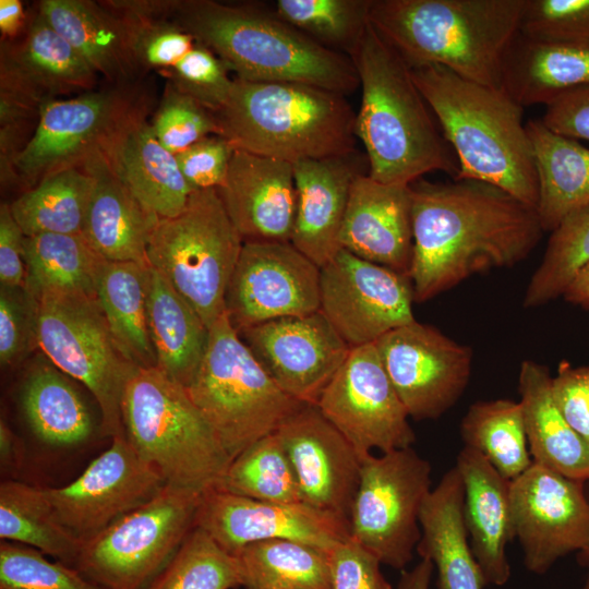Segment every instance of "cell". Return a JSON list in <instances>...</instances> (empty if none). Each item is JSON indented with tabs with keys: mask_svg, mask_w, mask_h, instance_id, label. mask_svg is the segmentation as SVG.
Listing matches in <instances>:
<instances>
[{
	"mask_svg": "<svg viewBox=\"0 0 589 589\" xmlns=\"http://www.w3.org/2000/svg\"><path fill=\"white\" fill-rule=\"evenodd\" d=\"M589 85V44L548 43L519 33L503 63L502 89L522 108L546 106Z\"/></svg>",
	"mask_w": 589,
	"mask_h": 589,
	"instance_id": "obj_32",
	"label": "cell"
},
{
	"mask_svg": "<svg viewBox=\"0 0 589 589\" xmlns=\"http://www.w3.org/2000/svg\"><path fill=\"white\" fill-rule=\"evenodd\" d=\"M316 407L362 460L374 449L383 454L411 447L416 441L375 344L351 348Z\"/></svg>",
	"mask_w": 589,
	"mask_h": 589,
	"instance_id": "obj_13",
	"label": "cell"
},
{
	"mask_svg": "<svg viewBox=\"0 0 589 589\" xmlns=\"http://www.w3.org/2000/svg\"><path fill=\"white\" fill-rule=\"evenodd\" d=\"M147 313L157 366L187 387L205 354L209 328L195 309L153 267Z\"/></svg>",
	"mask_w": 589,
	"mask_h": 589,
	"instance_id": "obj_36",
	"label": "cell"
},
{
	"mask_svg": "<svg viewBox=\"0 0 589 589\" xmlns=\"http://www.w3.org/2000/svg\"><path fill=\"white\" fill-rule=\"evenodd\" d=\"M152 129L158 142L177 155L211 135H221L215 113L171 86L155 115Z\"/></svg>",
	"mask_w": 589,
	"mask_h": 589,
	"instance_id": "obj_48",
	"label": "cell"
},
{
	"mask_svg": "<svg viewBox=\"0 0 589 589\" xmlns=\"http://www.w3.org/2000/svg\"><path fill=\"white\" fill-rule=\"evenodd\" d=\"M361 86L356 136L365 148L368 175L410 185L426 173L459 172L449 144L416 85L411 69L369 23L350 53Z\"/></svg>",
	"mask_w": 589,
	"mask_h": 589,
	"instance_id": "obj_2",
	"label": "cell"
},
{
	"mask_svg": "<svg viewBox=\"0 0 589 589\" xmlns=\"http://www.w3.org/2000/svg\"><path fill=\"white\" fill-rule=\"evenodd\" d=\"M121 16L130 22L133 52L137 64L167 72L197 43L176 21L170 23L164 20L163 15Z\"/></svg>",
	"mask_w": 589,
	"mask_h": 589,
	"instance_id": "obj_52",
	"label": "cell"
},
{
	"mask_svg": "<svg viewBox=\"0 0 589 589\" xmlns=\"http://www.w3.org/2000/svg\"><path fill=\"white\" fill-rule=\"evenodd\" d=\"M330 589H393L381 561L349 538L328 551Z\"/></svg>",
	"mask_w": 589,
	"mask_h": 589,
	"instance_id": "obj_53",
	"label": "cell"
},
{
	"mask_svg": "<svg viewBox=\"0 0 589 589\" xmlns=\"http://www.w3.org/2000/svg\"><path fill=\"white\" fill-rule=\"evenodd\" d=\"M23 5L19 0L0 1V29L4 36H14L23 23Z\"/></svg>",
	"mask_w": 589,
	"mask_h": 589,
	"instance_id": "obj_61",
	"label": "cell"
},
{
	"mask_svg": "<svg viewBox=\"0 0 589 589\" xmlns=\"http://www.w3.org/2000/svg\"><path fill=\"white\" fill-rule=\"evenodd\" d=\"M340 249L409 276L413 237L411 188L374 180L368 172L352 183Z\"/></svg>",
	"mask_w": 589,
	"mask_h": 589,
	"instance_id": "obj_24",
	"label": "cell"
},
{
	"mask_svg": "<svg viewBox=\"0 0 589 589\" xmlns=\"http://www.w3.org/2000/svg\"><path fill=\"white\" fill-rule=\"evenodd\" d=\"M149 280L148 264L107 262L96 298L121 351L143 368L157 366L148 327Z\"/></svg>",
	"mask_w": 589,
	"mask_h": 589,
	"instance_id": "obj_37",
	"label": "cell"
},
{
	"mask_svg": "<svg viewBox=\"0 0 589 589\" xmlns=\"http://www.w3.org/2000/svg\"><path fill=\"white\" fill-rule=\"evenodd\" d=\"M538 178L536 211L544 232L589 206V148L551 131L541 119L526 122Z\"/></svg>",
	"mask_w": 589,
	"mask_h": 589,
	"instance_id": "obj_34",
	"label": "cell"
},
{
	"mask_svg": "<svg viewBox=\"0 0 589 589\" xmlns=\"http://www.w3.org/2000/svg\"><path fill=\"white\" fill-rule=\"evenodd\" d=\"M417 552L432 562L437 589H483L488 586L471 551L464 520V485L454 466L425 497Z\"/></svg>",
	"mask_w": 589,
	"mask_h": 589,
	"instance_id": "obj_30",
	"label": "cell"
},
{
	"mask_svg": "<svg viewBox=\"0 0 589 589\" xmlns=\"http://www.w3.org/2000/svg\"><path fill=\"white\" fill-rule=\"evenodd\" d=\"M39 302L38 346L63 373L93 394L100 410L103 435H125L122 399L137 366L116 342L97 299L46 293Z\"/></svg>",
	"mask_w": 589,
	"mask_h": 589,
	"instance_id": "obj_10",
	"label": "cell"
},
{
	"mask_svg": "<svg viewBox=\"0 0 589 589\" xmlns=\"http://www.w3.org/2000/svg\"><path fill=\"white\" fill-rule=\"evenodd\" d=\"M0 538L74 566L83 541L58 519L45 489L20 481L0 484Z\"/></svg>",
	"mask_w": 589,
	"mask_h": 589,
	"instance_id": "obj_40",
	"label": "cell"
},
{
	"mask_svg": "<svg viewBox=\"0 0 589 589\" xmlns=\"http://www.w3.org/2000/svg\"><path fill=\"white\" fill-rule=\"evenodd\" d=\"M588 570H589V568H588ZM582 589H589V573H588V576H587V579H586V582H585Z\"/></svg>",
	"mask_w": 589,
	"mask_h": 589,
	"instance_id": "obj_63",
	"label": "cell"
},
{
	"mask_svg": "<svg viewBox=\"0 0 589 589\" xmlns=\"http://www.w3.org/2000/svg\"><path fill=\"white\" fill-rule=\"evenodd\" d=\"M172 15L237 79L297 82L345 96L360 86L350 57L317 44L267 8L188 0L176 1Z\"/></svg>",
	"mask_w": 589,
	"mask_h": 589,
	"instance_id": "obj_4",
	"label": "cell"
},
{
	"mask_svg": "<svg viewBox=\"0 0 589 589\" xmlns=\"http://www.w3.org/2000/svg\"><path fill=\"white\" fill-rule=\"evenodd\" d=\"M589 262V206L567 216L551 232L543 257L522 299L538 308L563 297L578 271Z\"/></svg>",
	"mask_w": 589,
	"mask_h": 589,
	"instance_id": "obj_46",
	"label": "cell"
},
{
	"mask_svg": "<svg viewBox=\"0 0 589 589\" xmlns=\"http://www.w3.org/2000/svg\"><path fill=\"white\" fill-rule=\"evenodd\" d=\"M233 151L224 136L211 135L177 154L176 158L193 191L219 190L226 182Z\"/></svg>",
	"mask_w": 589,
	"mask_h": 589,
	"instance_id": "obj_54",
	"label": "cell"
},
{
	"mask_svg": "<svg viewBox=\"0 0 589 589\" xmlns=\"http://www.w3.org/2000/svg\"><path fill=\"white\" fill-rule=\"evenodd\" d=\"M200 498L166 484L84 541L73 567L106 589H144L194 527Z\"/></svg>",
	"mask_w": 589,
	"mask_h": 589,
	"instance_id": "obj_11",
	"label": "cell"
},
{
	"mask_svg": "<svg viewBox=\"0 0 589 589\" xmlns=\"http://www.w3.org/2000/svg\"><path fill=\"white\" fill-rule=\"evenodd\" d=\"M229 71L218 56L197 41L167 73L173 88L215 113L231 89L233 79L229 77Z\"/></svg>",
	"mask_w": 589,
	"mask_h": 589,
	"instance_id": "obj_51",
	"label": "cell"
},
{
	"mask_svg": "<svg viewBox=\"0 0 589 589\" xmlns=\"http://www.w3.org/2000/svg\"><path fill=\"white\" fill-rule=\"evenodd\" d=\"M519 34L538 41L589 44V0H525Z\"/></svg>",
	"mask_w": 589,
	"mask_h": 589,
	"instance_id": "obj_49",
	"label": "cell"
},
{
	"mask_svg": "<svg viewBox=\"0 0 589 589\" xmlns=\"http://www.w3.org/2000/svg\"><path fill=\"white\" fill-rule=\"evenodd\" d=\"M20 400L31 429L47 444L75 445L93 432V417L80 392L43 352L27 366Z\"/></svg>",
	"mask_w": 589,
	"mask_h": 589,
	"instance_id": "obj_35",
	"label": "cell"
},
{
	"mask_svg": "<svg viewBox=\"0 0 589 589\" xmlns=\"http://www.w3.org/2000/svg\"><path fill=\"white\" fill-rule=\"evenodd\" d=\"M541 121L560 135L589 142V85L552 100L545 106Z\"/></svg>",
	"mask_w": 589,
	"mask_h": 589,
	"instance_id": "obj_56",
	"label": "cell"
},
{
	"mask_svg": "<svg viewBox=\"0 0 589 589\" xmlns=\"http://www.w3.org/2000/svg\"><path fill=\"white\" fill-rule=\"evenodd\" d=\"M125 436L166 484L199 496L217 489L231 458L185 386L158 366H136L123 393Z\"/></svg>",
	"mask_w": 589,
	"mask_h": 589,
	"instance_id": "obj_7",
	"label": "cell"
},
{
	"mask_svg": "<svg viewBox=\"0 0 589 589\" xmlns=\"http://www.w3.org/2000/svg\"><path fill=\"white\" fill-rule=\"evenodd\" d=\"M301 501L350 522L362 459L316 405L303 404L276 430Z\"/></svg>",
	"mask_w": 589,
	"mask_h": 589,
	"instance_id": "obj_22",
	"label": "cell"
},
{
	"mask_svg": "<svg viewBox=\"0 0 589 589\" xmlns=\"http://www.w3.org/2000/svg\"><path fill=\"white\" fill-rule=\"evenodd\" d=\"M552 394L564 419L589 445V366L562 361L552 377Z\"/></svg>",
	"mask_w": 589,
	"mask_h": 589,
	"instance_id": "obj_55",
	"label": "cell"
},
{
	"mask_svg": "<svg viewBox=\"0 0 589 589\" xmlns=\"http://www.w3.org/2000/svg\"><path fill=\"white\" fill-rule=\"evenodd\" d=\"M586 482L537 462L510 481V509L526 568L545 574L561 557L589 548Z\"/></svg>",
	"mask_w": 589,
	"mask_h": 589,
	"instance_id": "obj_16",
	"label": "cell"
},
{
	"mask_svg": "<svg viewBox=\"0 0 589 589\" xmlns=\"http://www.w3.org/2000/svg\"><path fill=\"white\" fill-rule=\"evenodd\" d=\"M93 68L108 79L125 77L137 64L130 22L85 0H44L39 12Z\"/></svg>",
	"mask_w": 589,
	"mask_h": 589,
	"instance_id": "obj_33",
	"label": "cell"
},
{
	"mask_svg": "<svg viewBox=\"0 0 589 589\" xmlns=\"http://www.w3.org/2000/svg\"><path fill=\"white\" fill-rule=\"evenodd\" d=\"M165 485L161 474L128 437L118 435L74 481L45 492L61 524L84 542L153 498Z\"/></svg>",
	"mask_w": 589,
	"mask_h": 589,
	"instance_id": "obj_18",
	"label": "cell"
},
{
	"mask_svg": "<svg viewBox=\"0 0 589 589\" xmlns=\"http://www.w3.org/2000/svg\"><path fill=\"white\" fill-rule=\"evenodd\" d=\"M525 0H371L369 22L410 69L442 65L502 89Z\"/></svg>",
	"mask_w": 589,
	"mask_h": 589,
	"instance_id": "obj_3",
	"label": "cell"
},
{
	"mask_svg": "<svg viewBox=\"0 0 589 589\" xmlns=\"http://www.w3.org/2000/svg\"><path fill=\"white\" fill-rule=\"evenodd\" d=\"M217 191L244 242H290L297 203L292 164L235 149Z\"/></svg>",
	"mask_w": 589,
	"mask_h": 589,
	"instance_id": "obj_23",
	"label": "cell"
},
{
	"mask_svg": "<svg viewBox=\"0 0 589 589\" xmlns=\"http://www.w3.org/2000/svg\"><path fill=\"white\" fill-rule=\"evenodd\" d=\"M371 0H277L275 12L317 44L347 55L369 25Z\"/></svg>",
	"mask_w": 589,
	"mask_h": 589,
	"instance_id": "obj_45",
	"label": "cell"
},
{
	"mask_svg": "<svg viewBox=\"0 0 589 589\" xmlns=\"http://www.w3.org/2000/svg\"><path fill=\"white\" fill-rule=\"evenodd\" d=\"M455 466L464 485V520L471 551L488 586H504L510 577L506 548L515 539L510 481L466 446Z\"/></svg>",
	"mask_w": 589,
	"mask_h": 589,
	"instance_id": "obj_27",
	"label": "cell"
},
{
	"mask_svg": "<svg viewBox=\"0 0 589 589\" xmlns=\"http://www.w3.org/2000/svg\"><path fill=\"white\" fill-rule=\"evenodd\" d=\"M563 298L572 304L589 310V262L575 275Z\"/></svg>",
	"mask_w": 589,
	"mask_h": 589,
	"instance_id": "obj_60",
	"label": "cell"
},
{
	"mask_svg": "<svg viewBox=\"0 0 589 589\" xmlns=\"http://www.w3.org/2000/svg\"><path fill=\"white\" fill-rule=\"evenodd\" d=\"M245 589H330L328 551L285 539L251 543L233 554Z\"/></svg>",
	"mask_w": 589,
	"mask_h": 589,
	"instance_id": "obj_41",
	"label": "cell"
},
{
	"mask_svg": "<svg viewBox=\"0 0 589 589\" xmlns=\"http://www.w3.org/2000/svg\"><path fill=\"white\" fill-rule=\"evenodd\" d=\"M22 446L15 434L9 425L1 420L0 422V461L1 469H16L22 461Z\"/></svg>",
	"mask_w": 589,
	"mask_h": 589,
	"instance_id": "obj_58",
	"label": "cell"
},
{
	"mask_svg": "<svg viewBox=\"0 0 589 589\" xmlns=\"http://www.w3.org/2000/svg\"><path fill=\"white\" fill-rule=\"evenodd\" d=\"M134 110L116 91L44 101L35 133L14 158L17 173L32 185L52 172L83 165Z\"/></svg>",
	"mask_w": 589,
	"mask_h": 589,
	"instance_id": "obj_21",
	"label": "cell"
},
{
	"mask_svg": "<svg viewBox=\"0 0 589 589\" xmlns=\"http://www.w3.org/2000/svg\"><path fill=\"white\" fill-rule=\"evenodd\" d=\"M99 153L121 183L158 218L175 217L185 208L193 190L176 155L161 146L152 125L135 110Z\"/></svg>",
	"mask_w": 589,
	"mask_h": 589,
	"instance_id": "obj_26",
	"label": "cell"
},
{
	"mask_svg": "<svg viewBox=\"0 0 589 589\" xmlns=\"http://www.w3.org/2000/svg\"><path fill=\"white\" fill-rule=\"evenodd\" d=\"M217 489L263 502H302L294 470L275 432L238 455Z\"/></svg>",
	"mask_w": 589,
	"mask_h": 589,
	"instance_id": "obj_43",
	"label": "cell"
},
{
	"mask_svg": "<svg viewBox=\"0 0 589 589\" xmlns=\"http://www.w3.org/2000/svg\"><path fill=\"white\" fill-rule=\"evenodd\" d=\"M237 332L320 311V266L291 242H244L226 292Z\"/></svg>",
	"mask_w": 589,
	"mask_h": 589,
	"instance_id": "obj_17",
	"label": "cell"
},
{
	"mask_svg": "<svg viewBox=\"0 0 589 589\" xmlns=\"http://www.w3.org/2000/svg\"><path fill=\"white\" fill-rule=\"evenodd\" d=\"M356 153L292 164L297 203L290 242L320 267L340 250L351 187L365 173L364 160Z\"/></svg>",
	"mask_w": 589,
	"mask_h": 589,
	"instance_id": "obj_25",
	"label": "cell"
},
{
	"mask_svg": "<svg viewBox=\"0 0 589 589\" xmlns=\"http://www.w3.org/2000/svg\"><path fill=\"white\" fill-rule=\"evenodd\" d=\"M194 526L231 554L266 540H292L329 551L350 538V522L300 503H272L214 489L200 498Z\"/></svg>",
	"mask_w": 589,
	"mask_h": 589,
	"instance_id": "obj_20",
	"label": "cell"
},
{
	"mask_svg": "<svg viewBox=\"0 0 589 589\" xmlns=\"http://www.w3.org/2000/svg\"><path fill=\"white\" fill-rule=\"evenodd\" d=\"M433 572L432 562L421 558L411 569L401 570L396 589H430Z\"/></svg>",
	"mask_w": 589,
	"mask_h": 589,
	"instance_id": "obj_59",
	"label": "cell"
},
{
	"mask_svg": "<svg viewBox=\"0 0 589 589\" xmlns=\"http://www.w3.org/2000/svg\"><path fill=\"white\" fill-rule=\"evenodd\" d=\"M586 493L589 498V481L585 483ZM578 561L584 566L589 568V548L578 553Z\"/></svg>",
	"mask_w": 589,
	"mask_h": 589,
	"instance_id": "obj_62",
	"label": "cell"
},
{
	"mask_svg": "<svg viewBox=\"0 0 589 589\" xmlns=\"http://www.w3.org/2000/svg\"><path fill=\"white\" fill-rule=\"evenodd\" d=\"M460 435L466 447L480 453L509 481L533 462L519 401L502 398L472 404L461 420Z\"/></svg>",
	"mask_w": 589,
	"mask_h": 589,
	"instance_id": "obj_42",
	"label": "cell"
},
{
	"mask_svg": "<svg viewBox=\"0 0 589 589\" xmlns=\"http://www.w3.org/2000/svg\"><path fill=\"white\" fill-rule=\"evenodd\" d=\"M24 233L12 216L10 205L0 207V286L25 287Z\"/></svg>",
	"mask_w": 589,
	"mask_h": 589,
	"instance_id": "obj_57",
	"label": "cell"
},
{
	"mask_svg": "<svg viewBox=\"0 0 589 589\" xmlns=\"http://www.w3.org/2000/svg\"><path fill=\"white\" fill-rule=\"evenodd\" d=\"M235 149L290 164L356 153V112L345 95L297 82L235 77L215 112Z\"/></svg>",
	"mask_w": 589,
	"mask_h": 589,
	"instance_id": "obj_6",
	"label": "cell"
},
{
	"mask_svg": "<svg viewBox=\"0 0 589 589\" xmlns=\"http://www.w3.org/2000/svg\"><path fill=\"white\" fill-rule=\"evenodd\" d=\"M374 344L409 418H440L458 401L469 383L471 348L431 325L413 321Z\"/></svg>",
	"mask_w": 589,
	"mask_h": 589,
	"instance_id": "obj_15",
	"label": "cell"
},
{
	"mask_svg": "<svg viewBox=\"0 0 589 589\" xmlns=\"http://www.w3.org/2000/svg\"><path fill=\"white\" fill-rule=\"evenodd\" d=\"M431 490V465L412 447L366 456L350 513V538L382 564L404 570L421 539L419 515Z\"/></svg>",
	"mask_w": 589,
	"mask_h": 589,
	"instance_id": "obj_12",
	"label": "cell"
},
{
	"mask_svg": "<svg viewBox=\"0 0 589 589\" xmlns=\"http://www.w3.org/2000/svg\"><path fill=\"white\" fill-rule=\"evenodd\" d=\"M238 334L274 382L302 404L316 405L351 350L321 311L275 318Z\"/></svg>",
	"mask_w": 589,
	"mask_h": 589,
	"instance_id": "obj_19",
	"label": "cell"
},
{
	"mask_svg": "<svg viewBox=\"0 0 589 589\" xmlns=\"http://www.w3.org/2000/svg\"><path fill=\"white\" fill-rule=\"evenodd\" d=\"M414 302H425L470 276L513 267L543 236L536 208L482 181L410 184Z\"/></svg>",
	"mask_w": 589,
	"mask_h": 589,
	"instance_id": "obj_1",
	"label": "cell"
},
{
	"mask_svg": "<svg viewBox=\"0 0 589 589\" xmlns=\"http://www.w3.org/2000/svg\"><path fill=\"white\" fill-rule=\"evenodd\" d=\"M2 92L21 104L94 85L96 72L38 13L1 62Z\"/></svg>",
	"mask_w": 589,
	"mask_h": 589,
	"instance_id": "obj_28",
	"label": "cell"
},
{
	"mask_svg": "<svg viewBox=\"0 0 589 589\" xmlns=\"http://www.w3.org/2000/svg\"><path fill=\"white\" fill-rule=\"evenodd\" d=\"M39 302L27 287L0 286V362L14 366L38 346Z\"/></svg>",
	"mask_w": 589,
	"mask_h": 589,
	"instance_id": "obj_50",
	"label": "cell"
},
{
	"mask_svg": "<svg viewBox=\"0 0 589 589\" xmlns=\"http://www.w3.org/2000/svg\"><path fill=\"white\" fill-rule=\"evenodd\" d=\"M240 586L236 556L194 526L144 589H235Z\"/></svg>",
	"mask_w": 589,
	"mask_h": 589,
	"instance_id": "obj_44",
	"label": "cell"
},
{
	"mask_svg": "<svg viewBox=\"0 0 589 589\" xmlns=\"http://www.w3.org/2000/svg\"><path fill=\"white\" fill-rule=\"evenodd\" d=\"M243 239L215 189L193 191L177 216L159 218L147 261L209 328L226 311V292Z\"/></svg>",
	"mask_w": 589,
	"mask_h": 589,
	"instance_id": "obj_9",
	"label": "cell"
},
{
	"mask_svg": "<svg viewBox=\"0 0 589 589\" xmlns=\"http://www.w3.org/2000/svg\"><path fill=\"white\" fill-rule=\"evenodd\" d=\"M552 375L533 360L520 364L519 404L532 461L567 478L589 481V445L567 423L553 398Z\"/></svg>",
	"mask_w": 589,
	"mask_h": 589,
	"instance_id": "obj_31",
	"label": "cell"
},
{
	"mask_svg": "<svg viewBox=\"0 0 589 589\" xmlns=\"http://www.w3.org/2000/svg\"><path fill=\"white\" fill-rule=\"evenodd\" d=\"M409 276L340 249L320 267V311L351 347L416 321Z\"/></svg>",
	"mask_w": 589,
	"mask_h": 589,
	"instance_id": "obj_14",
	"label": "cell"
},
{
	"mask_svg": "<svg viewBox=\"0 0 589 589\" xmlns=\"http://www.w3.org/2000/svg\"><path fill=\"white\" fill-rule=\"evenodd\" d=\"M459 165L455 180L492 184L536 208L538 178L524 108L503 89L466 80L442 65L411 69Z\"/></svg>",
	"mask_w": 589,
	"mask_h": 589,
	"instance_id": "obj_5",
	"label": "cell"
},
{
	"mask_svg": "<svg viewBox=\"0 0 589 589\" xmlns=\"http://www.w3.org/2000/svg\"><path fill=\"white\" fill-rule=\"evenodd\" d=\"M0 589H106L79 569L31 546L0 543Z\"/></svg>",
	"mask_w": 589,
	"mask_h": 589,
	"instance_id": "obj_47",
	"label": "cell"
},
{
	"mask_svg": "<svg viewBox=\"0 0 589 589\" xmlns=\"http://www.w3.org/2000/svg\"><path fill=\"white\" fill-rule=\"evenodd\" d=\"M82 166L95 179L82 235L107 262L148 264V242L159 218L131 194L99 152Z\"/></svg>",
	"mask_w": 589,
	"mask_h": 589,
	"instance_id": "obj_29",
	"label": "cell"
},
{
	"mask_svg": "<svg viewBox=\"0 0 589 589\" xmlns=\"http://www.w3.org/2000/svg\"><path fill=\"white\" fill-rule=\"evenodd\" d=\"M26 287L39 298L71 293L97 298L107 261L82 233H41L24 237Z\"/></svg>",
	"mask_w": 589,
	"mask_h": 589,
	"instance_id": "obj_38",
	"label": "cell"
},
{
	"mask_svg": "<svg viewBox=\"0 0 589 589\" xmlns=\"http://www.w3.org/2000/svg\"><path fill=\"white\" fill-rule=\"evenodd\" d=\"M185 388L231 460L303 405L267 374L226 311L209 327L205 354Z\"/></svg>",
	"mask_w": 589,
	"mask_h": 589,
	"instance_id": "obj_8",
	"label": "cell"
},
{
	"mask_svg": "<svg viewBox=\"0 0 589 589\" xmlns=\"http://www.w3.org/2000/svg\"><path fill=\"white\" fill-rule=\"evenodd\" d=\"M95 179L84 166L52 172L10 205L24 236L82 233Z\"/></svg>",
	"mask_w": 589,
	"mask_h": 589,
	"instance_id": "obj_39",
	"label": "cell"
}]
</instances>
